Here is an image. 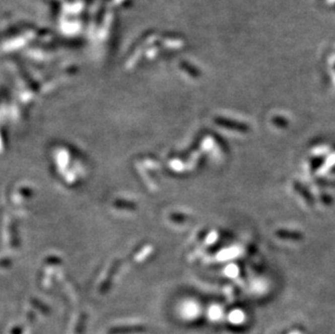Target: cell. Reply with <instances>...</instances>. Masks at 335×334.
Masks as SVG:
<instances>
[]
</instances>
